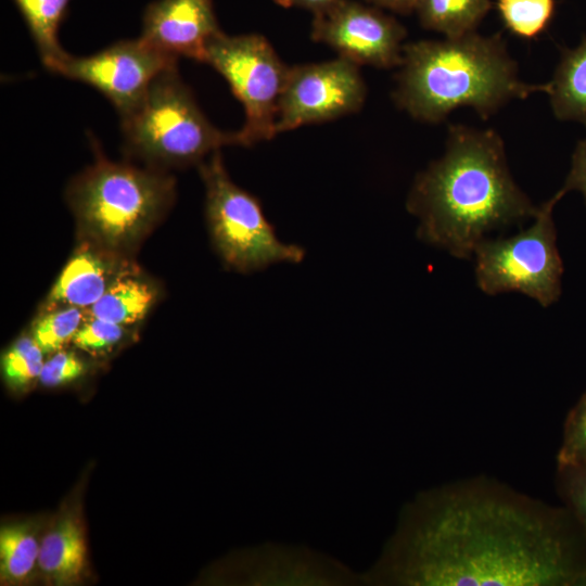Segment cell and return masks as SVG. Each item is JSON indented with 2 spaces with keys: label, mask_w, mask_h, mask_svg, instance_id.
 <instances>
[{
  "label": "cell",
  "mask_w": 586,
  "mask_h": 586,
  "mask_svg": "<svg viewBox=\"0 0 586 586\" xmlns=\"http://www.w3.org/2000/svg\"><path fill=\"white\" fill-rule=\"evenodd\" d=\"M361 578L377 586H584L586 540L564 507L474 476L408 501Z\"/></svg>",
  "instance_id": "obj_1"
},
{
  "label": "cell",
  "mask_w": 586,
  "mask_h": 586,
  "mask_svg": "<svg viewBox=\"0 0 586 586\" xmlns=\"http://www.w3.org/2000/svg\"><path fill=\"white\" fill-rule=\"evenodd\" d=\"M417 237L470 259L486 234L534 218L538 206L514 182L493 129L451 125L444 154L419 173L406 201Z\"/></svg>",
  "instance_id": "obj_2"
},
{
  "label": "cell",
  "mask_w": 586,
  "mask_h": 586,
  "mask_svg": "<svg viewBox=\"0 0 586 586\" xmlns=\"http://www.w3.org/2000/svg\"><path fill=\"white\" fill-rule=\"evenodd\" d=\"M393 99L412 118L440 123L456 109L472 107L488 118L514 99L545 92L526 84L499 34L476 31L404 44Z\"/></svg>",
  "instance_id": "obj_3"
},
{
  "label": "cell",
  "mask_w": 586,
  "mask_h": 586,
  "mask_svg": "<svg viewBox=\"0 0 586 586\" xmlns=\"http://www.w3.org/2000/svg\"><path fill=\"white\" fill-rule=\"evenodd\" d=\"M94 162L67 184L77 241H88L135 257L176 199V179L166 170L115 162L97 141Z\"/></svg>",
  "instance_id": "obj_4"
},
{
  "label": "cell",
  "mask_w": 586,
  "mask_h": 586,
  "mask_svg": "<svg viewBox=\"0 0 586 586\" xmlns=\"http://www.w3.org/2000/svg\"><path fill=\"white\" fill-rule=\"evenodd\" d=\"M120 122L125 153L161 170L199 165L220 148L238 145L235 131H222L207 119L177 65L160 74Z\"/></svg>",
  "instance_id": "obj_5"
},
{
  "label": "cell",
  "mask_w": 586,
  "mask_h": 586,
  "mask_svg": "<svg viewBox=\"0 0 586 586\" xmlns=\"http://www.w3.org/2000/svg\"><path fill=\"white\" fill-rule=\"evenodd\" d=\"M198 167L205 189V218L211 241L226 267L252 273L272 264H298L304 259L305 250L282 242L258 200L231 180L220 150Z\"/></svg>",
  "instance_id": "obj_6"
},
{
  "label": "cell",
  "mask_w": 586,
  "mask_h": 586,
  "mask_svg": "<svg viewBox=\"0 0 586 586\" xmlns=\"http://www.w3.org/2000/svg\"><path fill=\"white\" fill-rule=\"evenodd\" d=\"M564 195L560 189L539 205L527 229L509 238H486L476 246L475 280L482 292L488 295L520 292L543 307L558 301L563 264L552 212Z\"/></svg>",
  "instance_id": "obj_7"
},
{
  "label": "cell",
  "mask_w": 586,
  "mask_h": 586,
  "mask_svg": "<svg viewBox=\"0 0 586 586\" xmlns=\"http://www.w3.org/2000/svg\"><path fill=\"white\" fill-rule=\"evenodd\" d=\"M203 63L226 79L243 105L245 120L235 131L238 145L272 139L290 66L280 60L268 40L256 34L221 33L208 43Z\"/></svg>",
  "instance_id": "obj_8"
},
{
  "label": "cell",
  "mask_w": 586,
  "mask_h": 586,
  "mask_svg": "<svg viewBox=\"0 0 586 586\" xmlns=\"http://www.w3.org/2000/svg\"><path fill=\"white\" fill-rule=\"evenodd\" d=\"M177 63L178 59L137 38L116 41L90 55L67 53L50 72L94 88L122 118L138 106L153 80Z\"/></svg>",
  "instance_id": "obj_9"
},
{
  "label": "cell",
  "mask_w": 586,
  "mask_h": 586,
  "mask_svg": "<svg viewBox=\"0 0 586 586\" xmlns=\"http://www.w3.org/2000/svg\"><path fill=\"white\" fill-rule=\"evenodd\" d=\"M366 92L359 66L345 59L290 66L279 102L277 135L355 113Z\"/></svg>",
  "instance_id": "obj_10"
},
{
  "label": "cell",
  "mask_w": 586,
  "mask_h": 586,
  "mask_svg": "<svg viewBox=\"0 0 586 586\" xmlns=\"http://www.w3.org/2000/svg\"><path fill=\"white\" fill-rule=\"evenodd\" d=\"M313 14L311 38L331 47L339 58L358 66L400 65L406 28L379 8L334 0Z\"/></svg>",
  "instance_id": "obj_11"
},
{
  "label": "cell",
  "mask_w": 586,
  "mask_h": 586,
  "mask_svg": "<svg viewBox=\"0 0 586 586\" xmlns=\"http://www.w3.org/2000/svg\"><path fill=\"white\" fill-rule=\"evenodd\" d=\"M239 568L250 585H364L361 574L304 545L265 543L243 553Z\"/></svg>",
  "instance_id": "obj_12"
},
{
  "label": "cell",
  "mask_w": 586,
  "mask_h": 586,
  "mask_svg": "<svg viewBox=\"0 0 586 586\" xmlns=\"http://www.w3.org/2000/svg\"><path fill=\"white\" fill-rule=\"evenodd\" d=\"M221 33L213 0H156L144 9L139 38L169 56L204 62L208 43Z\"/></svg>",
  "instance_id": "obj_13"
},
{
  "label": "cell",
  "mask_w": 586,
  "mask_h": 586,
  "mask_svg": "<svg viewBox=\"0 0 586 586\" xmlns=\"http://www.w3.org/2000/svg\"><path fill=\"white\" fill-rule=\"evenodd\" d=\"M137 267L132 257L77 241L39 309L58 306L89 309L123 275Z\"/></svg>",
  "instance_id": "obj_14"
},
{
  "label": "cell",
  "mask_w": 586,
  "mask_h": 586,
  "mask_svg": "<svg viewBox=\"0 0 586 586\" xmlns=\"http://www.w3.org/2000/svg\"><path fill=\"white\" fill-rule=\"evenodd\" d=\"M86 556L79 522L72 515H64L42 537L37 564L54 584L74 585L81 579Z\"/></svg>",
  "instance_id": "obj_15"
},
{
  "label": "cell",
  "mask_w": 586,
  "mask_h": 586,
  "mask_svg": "<svg viewBox=\"0 0 586 586\" xmlns=\"http://www.w3.org/2000/svg\"><path fill=\"white\" fill-rule=\"evenodd\" d=\"M161 294L160 285L139 266L123 275L89 309V316L135 327L152 310Z\"/></svg>",
  "instance_id": "obj_16"
},
{
  "label": "cell",
  "mask_w": 586,
  "mask_h": 586,
  "mask_svg": "<svg viewBox=\"0 0 586 586\" xmlns=\"http://www.w3.org/2000/svg\"><path fill=\"white\" fill-rule=\"evenodd\" d=\"M545 93L557 119L577 122L586 127V35L576 47L561 49Z\"/></svg>",
  "instance_id": "obj_17"
},
{
  "label": "cell",
  "mask_w": 586,
  "mask_h": 586,
  "mask_svg": "<svg viewBox=\"0 0 586 586\" xmlns=\"http://www.w3.org/2000/svg\"><path fill=\"white\" fill-rule=\"evenodd\" d=\"M36 44L42 64L51 69L67 52L59 41V29L71 0H13Z\"/></svg>",
  "instance_id": "obj_18"
},
{
  "label": "cell",
  "mask_w": 586,
  "mask_h": 586,
  "mask_svg": "<svg viewBox=\"0 0 586 586\" xmlns=\"http://www.w3.org/2000/svg\"><path fill=\"white\" fill-rule=\"evenodd\" d=\"M493 0H419L420 24L445 37H460L476 31L491 10Z\"/></svg>",
  "instance_id": "obj_19"
},
{
  "label": "cell",
  "mask_w": 586,
  "mask_h": 586,
  "mask_svg": "<svg viewBox=\"0 0 586 586\" xmlns=\"http://www.w3.org/2000/svg\"><path fill=\"white\" fill-rule=\"evenodd\" d=\"M40 544L34 527L27 523L4 525L0 531L1 582L20 584L26 581L38 563Z\"/></svg>",
  "instance_id": "obj_20"
},
{
  "label": "cell",
  "mask_w": 586,
  "mask_h": 586,
  "mask_svg": "<svg viewBox=\"0 0 586 586\" xmlns=\"http://www.w3.org/2000/svg\"><path fill=\"white\" fill-rule=\"evenodd\" d=\"M87 316V309L75 306L39 309L29 333L44 354L51 355L72 342Z\"/></svg>",
  "instance_id": "obj_21"
},
{
  "label": "cell",
  "mask_w": 586,
  "mask_h": 586,
  "mask_svg": "<svg viewBox=\"0 0 586 586\" xmlns=\"http://www.w3.org/2000/svg\"><path fill=\"white\" fill-rule=\"evenodd\" d=\"M44 355L30 333H23L15 339L1 358V371L7 386L13 392H24L39 381Z\"/></svg>",
  "instance_id": "obj_22"
},
{
  "label": "cell",
  "mask_w": 586,
  "mask_h": 586,
  "mask_svg": "<svg viewBox=\"0 0 586 586\" xmlns=\"http://www.w3.org/2000/svg\"><path fill=\"white\" fill-rule=\"evenodd\" d=\"M556 0H496L498 14L510 33L531 40L540 36L556 14Z\"/></svg>",
  "instance_id": "obj_23"
},
{
  "label": "cell",
  "mask_w": 586,
  "mask_h": 586,
  "mask_svg": "<svg viewBox=\"0 0 586 586\" xmlns=\"http://www.w3.org/2000/svg\"><path fill=\"white\" fill-rule=\"evenodd\" d=\"M133 328L88 315L72 343L92 355L107 354L128 340Z\"/></svg>",
  "instance_id": "obj_24"
},
{
  "label": "cell",
  "mask_w": 586,
  "mask_h": 586,
  "mask_svg": "<svg viewBox=\"0 0 586 586\" xmlns=\"http://www.w3.org/2000/svg\"><path fill=\"white\" fill-rule=\"evenodd\" d=\"M557 466H586V392L569 411L563 423Z\"/></svg>",
  "instance_id": "obj_25"
},
{
  "label": "cell",
  "mask_w": 586,
  "mask_h": 586,
  "mask_svg": "<svg viewBox=\"0 0 586 586\" xmlns=\"http://www.w3.org/2000/svg\"><path fill=\"white\" fill-rule=\"evenodd\" d=\"M556 486L586 540V466H557Z\"/></svg>",
  "instance_id": "obj_26"
},
{
  "label": "cell",
  "mask_w": 586,
  "mask_h": 586,
  "mask_svg": "<svg viewBox=\"0 0 586 586\" xmlns=\"http://www.w3.org/2000/svg\"><path fill=\"white\" fill-rule=\"evenodd\" d=\"M87 364L74 351L60 349L44 360L39 382L44 387H60L82 378Z\"/></svg>",
  "instance_id": "obj_27"
},
{
  "label": "cell",
  "mask_w": 586,
  "mask_h": 586,
  "mask_svg": "<svg viewBox=\"0 0 586 586\" xmlns=\"http://www.w3.org/2000/svg\"><path fill=\"white\" fill-rule=\"evenodd\" d=\"M561 190L565 194L581 192L586 203V138L579 140L573 151L571 168Z\"/></svg>",
  "instance_id": "obj_28"
},
{
  "label": "cell",
  "mask_w": 586,
  "mask_h": 586,
  "mask_svg": "<svg viewBox=\"0 0 586 586\" xmlns=\"http://www.w3.org/2000/svg\"><path fill=\"white\" fill-rule=\"evenodd\" d=\"M377 8L390 10L399 14H409L415 12L419 0H366Z\"/></svg>",
  "instance_id": "obj_29"
},
{
  "label": "cell",
  "mask_w": 586,
  "mask_h": 586,
  "mask_svg": "<svg viewBox=\"0 0 586 586\" xmlns=\"http://www.w3.org/2000/svg\"><path fill=\"white\" fill-rule=\"evenodd\" d=\"M283 7H300L310 10L313 13L327 7L334 0H275Z\"/></svg>",
  "instance_id": "obj_30"
}]
</instances>
